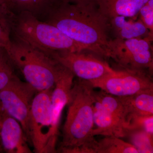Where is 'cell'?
Wrapping results in <instances>:
<instances>
[{"label": "cell", "instance_id": "obj_6", "mask_svg": "<svg viewBox=\"0 0 153 153\" xmlns=\"http://www.w3.org/2000/svg\"><path fill=\"white\" fill-rule=\"evenodd\" d=\"M152 41L149 36L128 40L112 38L108 45L109 58L123 69L146 71L152 75Z\"/></svg>", "mask_w": 153, "mask_h": 153}, {"label": "cell", "instance_id": "obj_15", "mask_svg": "<svg viewBox=\"0 0 153 153\" xmlns=\"http://www.w3.org/2000/svg\"><path fill=\"white\" fill-rule=\"evenodd\" d=\"M128 114L153 115V89L126 97H119Z\"/></svg>", "mask_w": 153, "mask_h": 153}, {"label": "cell", "instance_id": "obj_5", "mask_svg": "<svg viewBox=\"0 0 153 153\" xmlns=\"http://www.w3.org/2000/svg\"><path fill=\"white\" fill-rule=\"evenodd\" d=\"M53 88L34 96L29 116L30 143L37 153H56L57 140L53 133L51 95Z\"/></svg>", "mask_w": 153, "mask_h": 153}, {"label": "cell", "instance_id": "obj_21", "mask_svg": "<svg viewBox=\"0 0 153 153\" xmlns=\"http://www.w3.org/2000/svg\"><path fill=\"white\" fill-rule=\"evenodd\" d=\"M6 49L0 47V90L18 76Z\"/></svg>", "mask_w": 153, "mask_h": 153}, {"label": "cell", "instance_id": "obj_1", "mask_svg": "<svg viewBox=\"0 0 153 153\" xmlns=\"http://www.w3.org/2000/svg\"><path fill=\"white\" fill-rule=\"evenodd\" d=\"M42 19L53 25L86 51L108 57L109 19L95 2L72 3L53 0Z\"/></svg>", "mask_w": 153, "mask_h": 153}, {"label": "cell", "instance_id": "obj_18", "mask_svg": "<svg viewBox=\"0 0 153 153\" xmlns=\"http://www.w3.org/2000/svg\"><path fill=\"white\" fill-rule=\"evenodd\" d=\"M94 150V153H139L130 143L114 136H104L97 140Z\"/></svg>", "mask_w": 153, "mask_h": 153}, {"label": "cell", "instance_id": "obj_13", "mask_svg": "<svg viewBox=\"0 0 153 153\" xmlns=\"http://www.w3.org/2000/svg\"><path fill=\"white\" fill-rule=\"evenodd\" d=\"M110 33L114 38L128 40L149 37L153 38L149 31L140 19L117 16L109 20Z\"/></svg>", "mask_w": 153, "mask_h": 153}, {"label": "cell", "instance_id": "obj_8", "mask_svg": "<svg viewBox=\"0 0 153 153\" xmlns=\"http://www.w3.org/2000/svg\"><path fill=\"white\" fill-rule=\"evenodd\" d=\"M44 51L70 70L74 76L90 82L101 79L115 71L106 62L84 52L85 51Z\"/></svg>", "mask_w": 153, "mask_h": 153}, {"label": "cell", "instance_id": "obj_26", "mask_svg": "<svg viewBox=\"0 0 153 153\" xmlns=\"http://www.w3.org/2000/svg\"><path fill=\"white\" fill-rule=\"evenodd\" d=\"M3 152H4V150H3L2 147L0 144V153H2Z\"/></svg>", "mask_w": 153, "mask_h": 153}, {"label": "cell", "instance_id": "obj_4", "mask_svg": "<svg viewBox=\"0 0 153 153\" xmlns=\"http://www.w3.org/2000/svg\"><path fill=\"white\" fill-rule=\"evenodd\" d=\"M12 34L44 51H86L55 26L27 12L13 13Z\"/></svg>", "mask_w": 153, "mask_h": 153}, {"label": "cell", "instance_id": "obj_30", "mask_svg": "<svg viewBox=\"0 0 153 153\" xmlns=\"http://www.w3.org/2000/svg\"><path fill=\"white\" fill-rule=\"evenodd\" d=\"M0 144H1V142H0Z\"/></svg>", "mask_w": 153, "mask_h": 153}, {"label": "cell", "instance_id": "obj_10", "mask_svg": "<svg viewBox=\"0 0 153 153\" xmlns=\"http://www.w3.org/2000/svg\"><path fill=\"white\" fill-rule=\"evenodd\" d=\"M0 142L6 153H32L27 138L20 123L4 113L0 123Z\"/></svg>", "mask_w": 153, "mask_h": 153}, {"label": "cell", "instance_id": "obj_25", "mask_svg": "<svg viewBox=\"0 0 153 153\" xmlns=\"http://www.w3.org/2000/svg\"><path fill=\"white\" fill-rule=\"evenodd\" d=\"M2 117V111L1 108L0 106V123Z\"/></svg>", "mask_w": 153, "mask_h": 153}, {"label": "cell", "instance_id": "obj_24", "mask_svg": "<svg viewBox=\"0 0 153 153\" xmlns=\"http://www.w3.org/2000/svg\"><path fill=\"white\" fill-rule=\"evenodd\" d=\"M65 2L72 3H80L90 2H95V0H57Z\"/></svg>", "mask_w": 153, "mask_h": 153}, {"label": "cell", "instance_id": "obj_3", "mask_svg": "<svg viewBox=\"0 0 153 153\" xmlns=\"http://www.w3.org/2000/svg\"><path fill=\"white\" fill-rule=\"evenodd\" d=\"M13 35L7 52L14 66L38 92L54 88L67 68L45 51Z\"/></svg>", "mask_w": 153, "mask_h": 153}, {"label": "cell", "instance_id": "obj_16", "mask_svg": "<svg viewBox=\"0 0 153 153\" xmlns=\"http://www.w3.org/2000/svg\"><path fill=\"white\" fill-rule=\"evenodd\" d=\"M94 100L108 112L123 121L125 124L128 114L124 104L118 97L106 93L103 90L94 91Z\"/></svg>", "mask_w": 153, "mask_h": 153}, {"label": "cell", "instance_id": "obj_20", "mask_svg": "<svg viewBox=\"0 0 153 153\" xmlns=\"http://www.w3.org/2000/svg\"><path fill=\"white\" fill-rule=\"evenodd\" d=\"M13 13L5 3H0V44L7 52L11 46Z\"/></svg>", "mask_w": 153, "mask_h": 153}, {"label": "cell", "instance_id": "obj_17", "mask_svg": "<svg viewBox=\"0 0 153 153\" xmlns=\"http://www.w3.org/2000/svg\"><path fill=\"white\" fill-rule=\"evenodd\" d=\"M52 1V0H7L5 4L14 13L27 12L40 19Z\"/></svg>", "mask_w": 153, "mask_h": 153}, {"label": "cell", "instance_id": "obj_22", "mask_svg": "<svg viewBox=\"0 0 153 153\" xmlns=\"http://www.w3.org/2000/svg\"><path fill=\"white\" fill-rule=\"evenodd\" d=\"M125 128L139 129L153 135V115L140 116L128 114L126 119Z\"/></svg>", "mask_w": 153, "mask_h": 153}, {"label": "cell", "instance_id": "obj_27", "mask_svg": "<svg viewBox=\"0 0 153 153\" xmlns=\"http://www.w3.org/2000/svg\"><path fill=\"white\" fill-rule=\"evenodd\" d=\"M0 3H4V0H0Z\"/></svg>", "mask_w": 153, "mask_h": 153}, {"label": "cell", "instance_id": "obj_12", "mask_svg": "<svg viewBox=\"0 0 153 153\" xmlns=\"http://www.w3.org/2000/svg\"><path fill=\"white\" fill-rule=\"evenodd\" d=\"M94 137L114 136L125 137L124 122L105 110L97 102L94 100Z\"/></svg>", "mask_w": 153, "mask_h": 153}, {"label": "cell", "instance_id": "obj_2", "mask_svg": "<svg viewBox=\"0 0 153 153\" xmlns=\"http://www.w3.org/2000/svg\"><path fill=\"white\" fill-rule=\"evenodd\" d=\"M93 87L89 81L74 80L59 152L63 153H94L96 140L94 129Z\"/></svg>", "mask_w": 153, "mask_h": 153}, {"label": "cell", "instance_id": "obj_29", "mask_svg": "<svg viewBox=\"0 0 153 153\" xmlns=\"http://www.w3.org/2000/svg\"><path fill=\"white\" fill-rule=\"evenodd\" d=\"M3 47V46H2V45H1V44H0V47Z\"/></svg>", "mask_w": 153, "mask_h": 153}, {"label": "cell", "instance_id": "obj_7", "mask_svg": "<svg viewBox=\"0 0 153 153\" xmlns=\"http://www.w3.org/2000/svg\"><path fill=\"white\" fill-rule=\"evenodd\" d=\"M37 92L32 85L18 77L0 90V106L2 113L19 122L30 143L29 116L33 99Z\"/></svg>", "mask_w": 153, "mask_h": 153}, {"label": "cell", "instance_id": "obj_14", "mask_svg": "<svg viewBox=\"0 0 153 153\" xmlns=\"http://www.w3.org/2000/svg\"><path fill=\"white\" fill-rule=\"evenodd\" d=\"M149 0H95L99 10L110 19L117 16L136 19Z\"/></svg>", "mask_w": 153, "mask_h": 153}, {"label": "cell", "instance_id": "obj_19", "mask_svg": "<svg viewBox=\"0 0 153 153\" xmlns=\"http://www.w3.org/2000/svg\"><path fill=\"white\" fill-rule=\"evenodd\" d=\"M153 135L139 129H125V137L128 138L131 144L135 147L139 153H152Z\"/></svg>", "mask_w": 153, "mask_h": 153}, {"label": "cell", "instance_id": "obj_28", "mask_svg": "<svg viewBox=\"0 0 153 153\" xmlns=\"http://www.w3.org/2000/svg\"><path fill=\"white\" fill-rule=\"evenodd\" d=\"M4 2L5 4V3L6 2V1H7V0H4Z\"/></svg>", "mask_w": 153, "mask_h": 153}, {"label": "cell", "instance_id": "obj_11", "mask_svg": "<svg viewBox=\"0 0 153 153\" xmlns=\"http://www.w3.org/2000/svg\"><path fill=\"white\" fill-rule=\"evenodd\" d=\"M74 76L67 68L57 80L52 90L51 95L52 128L53 135L57 140L62 111L68 104Z\"/></svg>", "mask_w": 153, "mask_h": 153}, {"label": "cell", "instance_id": "obj_9", "mask_svg": "<svg viewBox=\"0 0 153 153\" xmlns=\"http://www.w3.org/2000/svg\"><path fill=\"white\" fill-rule=\"evenodd\" d=\"M94 88L118 97H126L153 89L152 75L146 71L115 70L100 79L90 82Z\"/></svg>", "mask_w": 153, "mask_h": 153}, {"label": "cell", "instance_id": "obj_23", "mask_svg": "<svg viewBox=\"0 0 153 153\" xmlns=\"http://www.w3.org/2000/svg\"><path fill=\"white\" fill-rule=\"evenodd\" d=\"M140 19L153 36V0H149L139 13Z\"/></svg>", "mask_w": 153, "mask_h": 153}]
</instances>
